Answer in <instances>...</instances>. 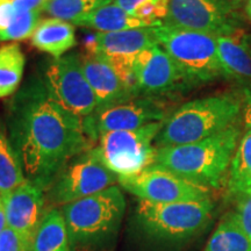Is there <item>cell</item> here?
I'll use <instances>...</instances> for the list:
<instances>
[{"label":"cell","mask_w":251,"mask_h":251,"mask_svg":"<svg viewBox=\"0 0 251 251\" xmlns=\"http://www.w3.org/2000/svg\"><path fill=\"white\" fill-rule=\"evenodd\" d=\"M162 126L163 121H159L133 130L105 133L94 151L118 177L137 175L155 163L157 148L153 143Z\"/></svg>","instance_id":"cell-6"},{"label":"cell","mask_w":251,"mask_h":251,"mask_svg":"<svg viewBox=\"0 0 251 251\" xmlns=\"http://www.w3.org/2000/svg\"><path fill=\"white\" fill-rule=\"evenodd\" d=\"M30 43L36 49L51 55L52 57H62L76 46L75 26L59 19H43L30 36Z\"/></svg>","instance_id":"cell-18"},{"label":"cell","mask_w":251,"mask_h":251,"mask_svg":"<svg viewBox=\"0 0 251 251\" xmlns=\"http://www.w3.org/2000/svg\"><path fill=\"white\" fill-rule=\"evenodd\" d=\"M30 248H31V244H30V246L26 247V248H25V249H23L21 251H31V250H30Z\"/></svg>","instance_id":"cell-37"},{"label":"cell","mask_w":251,"mask_h":251,"mask_svg":"<svg viewBox=\"0 0 251 251\" xmlns=\"http://www.w3.org/2000/svg\"><path fill=\"white\" fill-rule=\"evenodd\" d=\"M40 14V12L17 9L12 24L2 34L1 41H21L30 37L41 21Z\"/></svg>","instance_id":"cell-26"},{"label":"cell","mask_w":251,"mask_h":251,"mask_svg":"<svg viewBox=\"0 0 251 251\" xmlns=\"http://www.w3.org/2000/svg\"><path fill=\"white\" fill-rule=\"evenodd\" d=\"M244 12H246L248 20L251 23V0H247L246 5H244Z\"/></svg>","instance_id":"cell-35"},{"label":"cell","mask_w":251,"mask_h":251,"mask_svg":"<svg viewBox=\"0 0 251 251\" xmlns=\"http://www.w3.org/2000/svg\"><path fill=\"white\" fill-rule=\"evenodd\" d=\"M80 62L84 75L96 94L98 102L97 108L133 99L107 58L98 52L87 50L86 54L80 55Z\"/></svg>","instance_id":"cell-15"},{"label":"cell","mask_w":251,"mask_h":251,"mask_svg":"<svg viewBox=\"0 0 251 251\" xmlns=\"http://www.w3.org/2000/svg\"><path fill=\"white\" fill-rule=\"evenodd\" d=\"M118 176L106 168L94 151V147L75 157L48 188V198L58 205L77 201L111 187Z\"/></svg>","instance_id":"cell-9"},{"label":"cell","mask_w":251,"mask_h":251,"mask_svg":"<svg viewBox=\"0 0 251 251\" xmlns=\"http://www.w3.org/2000/svg\"><path fill=\"white\" fill-rule=\"evenodd\" d=\"M227 1L229 2V4H230L231 6H233L234 8H236V9H238L241 7V6H242L243 4L246 5V2H247V0H227Z\"/></svg>","instance_id":"cell-33"},{"label":"cell","mask_w":251,"mask_h":251,"mask_svg":"<svg viewBox=\"0 0 251 251\" xmlns=\"http://www.w3.org/2000/svg\"><path fill=\"white\" fill-rule=\"evenodd\" d=\"M30 244L31 238L24 236L8 226L0 234V251H21Z\"/></svg>","instance_id":"cell-28"},{"label":"cell","mask_w":251,"mask_h":251,"mask_svg":"<svg viewBox=\"0 0 251 251\" xmlns=\"http://www.w3.org/2000/svg\"><path fill=\"white\" fill-rule=\"evenodd\" d=\"M6 1H11V2H13L14 0H6Z\"/></svg>","instance_id":"cell-38"},{"label":"cell","mask_w":251,"mask_h":251,"mask_svg":"<svg viewBox=\"0 0 251 251\" xmlns=\"http://www.w3.org/2000/svg\"><path fill=\"white\" fill-rule=\"evenodd\" d=\"M26 180L17 151L0 130V197H6Z\"/></svg>","instance_id":"cell-23"},{"label":"cell","mask_w":251,"mask_h":251,"mask_svg":"<svg viewBox=\"0 0 251 251\" xmlns=\"http://www.w3.org/2000/svg\"><path fill=\"white\" fill-rule=\"evenodd\" d=\"M31 251H71V242L62 212L50 208L45 212L36 228Z\"/></svg>","instance_id":"cell-20"},{"label":"cell","mask_w":251,"mask_h":251,"mask_svg":"<svg viewBox=\"0 0 251 251\" xmlns=\"http://www.w3.org/2000/svg\"><path fill=\"white\" fill-rule=\"evenodd\" d=\"M166 119L165 105L161 100L149 97H137L127 101L97 108L83 119V128L87 137L97 142L105 133L133 130L152 122Z\"/></svg>","instance_id":"cell-12"},{"label":"cell","mask_w":251,"mask_h":251,"mask_svg":"<svg viewBox=\"0 0 251 251\" xmlns=\"http://www.w3.org/2000/svg\"><path fill=\"white\" fill-rule=\"evenodd\" d=\"M126 211V199L115 185L77 201L64 205V216L70 242L90 246L108 240L118 231Z\"/></svg>","instance_id":"cell-5"},{"label":"cell","mask_w":251,"mask_h":251,"mask_svg":"<svg viewBox=\"0 0 251 251\" xmlns=\"http://www.w3.org/2000/svg\"><path fill=\"white\" fill-rule=\"evenodd\" d=\"M6 226H7V222H6L5 212L1 211L0 212V234H1V231L6 228Z\"/></svg>","instance_id":"cell-34"},{"label":"cell","mask_w":251,"mask_h":251,"mask_svg":"<svg viewBox=\"0 0 251 251\" xmlns=\"http://www.w3.org/2000/svg\"><path fill=\"white\" fill-rule=\"evenodd\" d=\"M133 67L136 98H157L190 87L177 65L159 45L135 56Z\"/></svg>","instance_id":"cell-13"},{"label":"cell","mask_w":251,"mask_h":251,"mask_svg":"<svg viewBox=\"0 0 251 251\" xmlns=\"http://www.w3.org/2000/svg\"><path fill=\"white\" fill-rule=\"evenodd\" d=\"M111 2L113 0H48L43 12L50 18L72 24L77 19Z\"/></svg>","instance_id":"cell-25"},{"label":"cell","mask_w":251,"mask_h":251,"mask_svg":"<svg viewBox=\"0 0 251 251\" xmlns=\"http://www.w3.org/2000/svg\"><path fill=\"white\" fill-rule=\"evenodd\" d=\"M227 193L233 198L251 194V130L242 135L234 153L228 172Z\"/></svg>","instance_id":"cell-21"},{"label":"cell","mask_w":251,"mask_h":251,"mask_svg":"<svg viewBox=\"0 0 251 251\" xmlns=\"http://www.w3.org/2000/svg\"><path fill=\"white\" fill-rule=\"evenodd\" d=\"M72 25L94 29L98 33H114L135 28L150 27L148 24L129 14L114 2L97 8L85 17L77 19Z\"/></svg>","instance_id":"cell-19"},{"label":"cell","mask_w":251,"mask_h":251,"mask_svg":"<svg viewBox=\"0 0 251 251\" xmlns=\"http://www.w3.org/2000/svg\"><path fill=\"white\" fill-rule=\"evenodd\" d=\"M153 1H157V0H113V2L115 5H118L119 7L125 9L126 12H128L131 15H133V13L137 8L142 7L144 5H148Z\"/></svg>","instance_id":"cell-32"},{"label":"cell","mask_w":251,"mask_h":251,"mask_svg":"<svg viewBox=\"0 0 251 251\" xmlns=\"http://www.w3.org/2000/svg\"><path fill=\"white\" fill-rule=\"evenodd\" d=\"M220 64L225 78L251 83V36L241 29L230 35L216 37Z\"/></svg>","instance_id":"cell-17"},{"label":"cell","mask_w":251,"mask_h":251,"mask_svg":"<svg viewBox=\"0 0 251 251\" xmlns=\"http://www.w3.org/2000/svg\"><path fill=\"white\" fill-rule=\"evenodd\" d=\"M118 183L140 200L153 203L197 201L211 198L209 188L184 179L156 164L137 175L119 177Z\"/></svg>","instance_id":"cell-11"},{"label":"cell","mask_w":251,"mask_h":251,"mask_svg":"<svg viewBox=\"0 0 251 251\" xmlns=\"http://www.w3.org/2000/svg\"><path fill=\"white\" fill-rule=\"evenodd\" d=\"M49 96L62 108L84 119L98 107L96 94L81 68L80 55H63L48 63L42 76Z\"/></svg>","instance_id":"cell-8"},{"label":"cell","mask_w":251,"mask_h":251,"mask_svg":"<svg viewBox=\"0 0 251 251\" xmlns=\"http://www.w3.org/2000/svg\"><path fill=\"white\" fill-rule=\"evenodd\" d=\"M153 31L158 45L177 65L190 87L225 77L216 36L164 24L153 27Z\"/></svg>","instance_id":"cell-4"},{"label":"cell","mask_w":251,"mask_h":251,"mask_svg":"<svg viewBox=\"0 0 251 251\" xmlns=\"http://www.w3.org/2000/svg\"><path fill=\"white\" fill-rule=\"evenodd\" d=\"M242 115L246 130H251V83L244 84L242 87Z\"/></svg>","instance_id":"cell-30"},{"label":"cell","mask_w":251,"mask_h":251,"mask_svg":"<svg viewBox=\"0 0 251 251\" xmlns=\"http://www.w3.org/2000/svg\"><path fill=\"white\" fill-rule=\"evenodd\" d=\"M157 45L153 27H146L114 33H96L87 50L105 57H134Z\"/></svg>","instance_id":"cell-16"},{"label":"cell","mask_w":251,"mask_h":251,"mask_svg":"<svg viewBox=\"0 0 251 251\" xmlns=\"http://www.w3.org/2000/svg\"><path fill=\"white\" fill-rule=\"evenodd\" d=\"M236 199L234 212L231 215L244 234L251 240V194H243Z\"/></svg>","instance_id":"cell-27"},{"label":"cell","mask_w":251,"mask_h":251,"mask_svg":"<svg viewBox=\"0 0 251 251\" xmlns=\"http://www.w3.org/2000/svg\"><path fill=\"white\" fill-rule=\"evenodd\" d=\"M1 199L8 227L33 240L45 214L42 188L26 180Z\"/></svg>","instance_id":"cell-14"},{"label":"cell","mask_w":251,"mask_h":251,"mask_svg":"<svg viewBox=\"0 0 251 251\" xmlns=\"http://www.w3.org/2000/svg\"><path fill=\"white\" fill-rule=\"evenodd\" d=\"M7 128L25 177L42 190L75 157L93 148L83 119L55 102L39 76L30 77L11 99Z\"/></svg>","instance_id":"cell-1"},{"label":"cell","mask_w":251,"mask_h":251,"mask_svg":"<svg viewBox=\"0 0 251 251\" xmlns=\"http://www.w3.org/2000/svg\"><path fill=\"white\" fill-rule=\"evenodd\" d=\"M205 251H251V240L230 213L216 227Z\"/></svg>","instance_id":"cell-24"},{"label":"cell","mask_w":251,"mask_h":251,"mask_svg":"<svg viewBox=\"0 0 251 251\" xmlns=\"http://www.w3.org/2000/svg\"><path fill=\"white\" fill-rule=\"evenodd\" d=\"M48 0H14L12 4L19 11L30 12H43Z\"/></svg>","instance_id":"cell-31"},{"label":"cell","mask_w":251,"mask_h":251,"mask_svg":"<svg viewBox=\"0 0 251 251\" xmlns=\"http://www.w3.org/2000/svg\"><path fill=\"white\" fill-rule=\"evenodd\" d=\"M15 13H17V8L11 1L0 0V41H1L2 34L12 24Z\"/></svg>","instance_id":"cell-29"},{"label":"cell","mask_w":251,"mask_h":251,"mask_svg":"<svg viewBox=\"0 0 251 251\" xmlns=\"http://www.w3.org/2000/svg\"><path fill=\"white\" fill-rule=\"evenodd\" d=\"M26 57L18 43L0 47V99L17 92L23 80Z\"/></svg>","instance_id":"cell-22"},{"label":"cell","mask_w":251,"mask_h":251,"mask_svg":"<svg viewBox=\"0 0 251 251\" xmlns=\"http://www.w3.org/2000/svg\"><path fill=\"white\" fill-rule=\"evenodd\" d=\"M242 98L231 92L212 94L183 103L163 121L156 148L199 142L236 125Z\"/></svg>","instance_id":"cell-3"},{"label":"cell","mask_w":251,"mask_h":251,"mask_svg":"<svg viewBox=\"0 0 251 251\" xmlns=\"http://www.w3.org/2000/svg\"><path fill=\"white\" fill-rule=\"evenodd\" d=\"M241 140V129L231 126L199 142L157 148L153 164L194 184L219 188L227 177Z\"/></svg>","instance_id":"cell-2"},{"label":"cell","mask_w":251,"mask_h":251,"mask_svg":"<svg viewBox=\"0 0 251 251\" xmlns=\"http://www.w3.org/2000/svg\"><path fill=\"white\" fill-rule=\"evenodd\" d=\"M4 211V205H2V199L1 197H0V212Z\"/></svg>","instance_id":"cell-36"},{"label":"cell","mask_w":251,"mask_h":251,"mask_svg":"<svg viewBox=\"0 0 251 251\" xmlns=\"http://www.w3.org/2000/svg\"><path fill=\"white\" fill-rule=\"evenodd\" d=\"M214 203L209 199L197 201L153 203L140 200L136 216L139 224L152 236L180 240L199 233L212 218Z\"/></svg>","instance_id":"cell-7"},{"label":"cell","mask_w":251,"mask_h":251,"mask_svg":"<svg viewBox=\"0 0 251 251\" xmlns=\"http://www.w3.org/2000/svg\"><path fill=\"white\" fill-rule=\"evenodd\" d=\"M163 24L216 37L243 29L238 9L227 0H169V12Z\"/></svg>","instance_id":"cell-10"}]
</instances>
